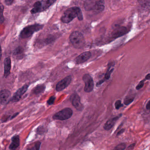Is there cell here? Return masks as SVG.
I'll return each instance as SVG.
<instances>
[{
  "instance_id": "cell-1",
  "label": "cell",
  "mask_w": 150,
  "mask_h": 150,
  "mask_svg": "<svg viewBox=\"0 0 150 150\" xmlns=\"http://www.w3.org/2000/svg\"><path fill=\"white\" fill-rule=\"evenodd\" d=\"M77 17L80 21L83 20V16L81 10L78 7H73L67 9L61 18L62 22L68 23Z\"/></svg>"
},
{
  "instance_id": "cell-2",
  "label": "cell",
  "mask_w": 150,
  "mask_h": 150,
  "mask_svg": "<svg viewBox=\"0 0 150 150\" xmlns=\"http://www.w3.org/2000/svg\"><path fill=\"white\" fill-rule=\"evenodd\" d=\"M69 40L76 49H81L85 45V38L83 35L78 31L73 32L69 36Z\"/></svg>"
},
{
  "instance_id": "cell-3",
  "label": "cell",
  "mask_w": 150,
  "mask_h": 150,
  "mask_svg": "<svg viewBox=\"0 0 150 150\" xmlns=\"http://www.w3.org/2000/svg\"><path fill=\"white\" fill-rule=\"evenodd\" d=\"M43 25L36 24L30 25L25 28L20 33V37L22 38H27L31 36L35 32L43 28Z\"/></svg>"
},
{
  "instance_id": "cell-4",
  "label": "cell",
  "mask_w": 150,
  "mask_h": 150,
  "mask_svg": "<svg viewBox=\"0 0 150 150\" xmlns=\"http://www.w3.org/2000/svg\"><path fill=\"white\" fill-rule=\"evenodd\" d=\"M73 114V111L72 109L66 108L54 114L52 117L54 120L64 121L70 118Z\"/></svg>"
},
{
  "instance_id": "cell-5",
  "label": "cell",
  "mask_w": 150,
  "mask_h": 150,
  "mask_svg": "<svg viewBox=\"0 0 150 150\" xmlns=\"http://www.w3.org/2000/svg\"><path fill=\"white\" fill-rule=\"evenodd\" d=\"M70 100L75 108L79 111H81L84 109V106L81 102L80 98L77 93H74L70 96Z\"/></svg>"
},
{
  "instance_id": "cell-6",
  "label": "cell",
  "mask_w": 150,
  "mask_h": 150,
  "mask_svg": "<svg viewBox=\"0 0 150 150\" xmlns=\"http://www.w3.org/2000/svg\"><path fill=\"white\" fill-rule=\"evenodd\" d=\"M82 80L85 83L84 91L86 93H90L94 87V83L92 77L89 74H85L82 77Z\"/></svg>"
},
{
  "instance_id": "cell-7",
  "label": "cell",
  "mask_w": 150,
  "mask_h": 150,
  "mask_svg": "<svg viewBox=\"0 0 150 150\" xmlns=\"http://www.w3.org/2000/svg\"><path fill=\"white\" fill-rule=\"evenodd\" d=\"M128 31L129 30L126 27L118 25L111 32V36L112 38L116 39L128 33Z\"/></svg>"
},
{
  "instance_id": "cell-8",
  "label": "cell",
  "mask_w": 150,
  "mask_h": 150,
  "mask_svg": "<svg viewBox=\"0 0 150 150\" xmlns=\"http://www.w3.org/2000/svg\"><path fill=\"white\" fill-rule=\"evenodd\" d=\"M72 81V77L71 76H66L65 78L61 80L57 83L56 86V91L60 92L66 88Z\"/></svg>"
},
{
  "instance_id": "cell-9",
  "label": "cell",
  "mask_w": 150,
  "mask_h": 150,
  "mask_svg": "<svg viewBox=\"0 0 150 150\" xmlns=\"http://www.w3.org/2000/svg\"><path fill=\"white\" fill-rule=\"evenodd\" d=\"M10 91L8 89H3L0 91V103L2 105H6L10 100Z\"/></svg>"
},
{
  "instance_id": "cell-10",
  "label": "cell",
  "mask_w": 150,
  "mask_h": 150,
  "mask_svg": "<svg viewBox=\"0 0 150 150\" xmlns=\"http://www.w3.org/2000/svg\"><path fill=\"white\" fill-rule=\"evenodd\" d=\"M28 87H29V86L28 85H25L19 88L12 97V99H11L12 101L14 102L18 101L21 99L22 96L27 91Z\"/></svg>"
},
{
  "instance_id": "cell-11",
  "label": "cell",
  "mask_w": 150,
  "mask_h": 150,
  "mask_svg": "<svg viewBox=\"0 0 150 150\" xmlns=\"http://www.w3.org/2000/svg\"><path fill=\"white\" fill-rule=\"evenodd\" d=\"M122 114H119L118 115L115 117H112V118H109L106 122L104 124V125L103 128L105 130L108 131L110 130L112 127L115 125V124L116 122L118 120L120 117L122 116Z\"/></svg>"
},
{
  "instance_id": "cell-12",
  "label": "cell",
  "mask_w": 150,
  "mask_h": 150,
  "mask_svg": "<svg viewBox=\"0 0 150 150\" xmlns=\"http://www.w3.org/2000/svg\"><path fill=\"white\" fill-rule=\"evenodd\" d=\"M91 56V53L89 52H86L79 55L75 59V63L81 64L87 61Z\"/></svg>"
},
{
  "instance_id": "cell-13",
  "label": "cell",
  "mask_w": 150,
  "mask_h": 150,
  "mask_svg": "<svg viewBox=\"0 0 150 150\" xmlns=\"http://www.w3.org/2000/svg\"><path fill=\"white\" fill-rule=\"evenodd\" d=\"M11 68V60L9 57L5 59L4 61V74L5 77H7L10 74Z\"/></svg>"
},
{
  "instance_id": "cell-14",
  "label": "cell",
  "mask_w": 150,
  "mask_h": 150,
  "mask_svg": "<svg viewBox=\"0 0 150 150\" xmlns=\"http://www.w3.org/2000/svg\"><path fill=\"white\" fill-rule=\"evenodd\" d=\"M104 2L103 1H96L95 5L92 11L96 13H99L102 12L104 9Z\"/></svg>"
},
{
  "instance_id": "cell-15",
  "label": "cell",
  "mask_w": 150,
  "mask_h": 150,
  "mask_svg": "<svg viewBox=\"0 0 150 150\" xmlns=\"http://www.w3.org/2000/svg\"><path fill=\"white\" fill-rule=\"evenodd\" d=\"M20 144V139L18 136H15L11 139V143L9 146L10 149L15 150Z\"/></svg>"
},
{
  "instance_id": "cell-16",
  "label": "cell",
  "mask_w": 150,
  "mask_h": 150,
  "mask_svg": "<svg viewBox=\"0 0 150 150\" xmlns=\"http://www.w3.org/2000/svg\"><path fill=\"white\" fill-rule=\"evenodd\" d=\"M111 66L108 67V70H107V72H106V74H105V76H104V79L100 81L97 82V84H96V86L97 87L101 86L105 81L109 79H110L111 73L113 71V70H114V68L111 69Z\"/></svg>"
},
{
  "instance_id": "cell-17",
  "label": "cell",
  "mask_w": 150,
  "mask_h": 150,
  "mask_svg": "<svg viewBox=\"0 0 150 150\" xmlns=\"http://www.w3.org/2000/svg\"><path fill=\"white\" fill-rule=\"evenodd\" d=\"M96 1H86L84 2V9L87 11H92L95 5Z\"/></svg>"
},
{
  "instance_id": "cell-18",
  "label": "cell",
  "mask_w": 150,
  "mask_h": 150,
  "mask_svg": "<svg viewBox=\"0 0 150 150\" xmlns=\"http://www.w3.org/2000/svg\"><path fill=\"white\" fill-rule=\"evenodd\" d=\"M42 11H43V9H42L41 1H38L34 3L33 5V8L31 10V13L32 14H35Z\"/></svg>"
},
{
  "instance_id": "cell-19",
  "label": "cell",
  "mask_w": 150,
  "mask_h": 150,
  "mask_svg": "<svg viewBox=\"0 0 150 150\" xmlns=\"http://www.w3.org/2000/svg\"><path fill=\"white\" fill-rule=\"evenodd\" d=\"M135 95H128L124 99L123 103L125 105H129L134 100Z\"/></svg>"
},
{
  "instance_id": "cell-20",
  "label": "cell",
  "mask_w": 150,
  "mask_h": 150,
  "mask_svg": "<svg viewBox=\"0 0 150 150\" xmlns=\"http://www.w3.org/2000/svg\"><path fill=\"white\" fill-rule=\"evenodd\" d=\"M46 87L44 85H40L36 86L33 89V92L36 94H39L43 93Z\"/></svg>"
},
{
  "instance_id": "cell-21",
  "label": "cell",
  "mask_w": 150,
  "mask_h": 150,
  "mask_svg": "<svg viewBox=\"0 0 150 150\" xmlns=\"http://www.w3.org/2000/svg\"><path fill=\"white\" fill-rule=\"evenodd\" d=\"M41 143L39 141H37L34 143L32 146L27 148L26 150H39L41 146Z\"/></svg>"
},
{
  "instance_id": "cell-22",
  "label": "cell",
  "mask_w": 150,
  "mask_h": 150,
  "mask_svg": "<svg viewBox=\"0 0 150 150\" xmlns=\"http://www.w3.org/2000/svg\"><path fill=\"white\" fill-rule=\"evenodd\" d=\"M139 4L144 8H147L150 7V1H139Z\"/></svg>"
},
{
  "instance_id": "cell-23",
  "label": "cell",
  "mask_w": 150,
  "mask_h": 150,
  "mask_svg": "<svg viewBox=\"0 0 150 150\" xmlns=\"http://www.w3.org/2000/svg\"><path fill=\"white\" fill-rule=\"evenodd\" d=\"M4 8L1 3H0V23H2L4 21L3 11Z\"/></svg>"
},
{
  "instance_id": "cell-24",
  "label": "cell",
  "mask_w": 150,
  "mask_h": 150,
  "mask_svg": "<svg viewBox=\"0 0 150 150\" xmlns=\"http://www.w3.org/2000/svg\"><path fill=\"white\" fill-rule=\"evenodd\" d=\"M46 132V130L44 126H39L37 128V132L38 135H43Z\"/></svg>"
},
{
  "instance_id": "cell-25",
  "label": "cell",
  "mask_w": 150,
  "mask_h": 150,
  "mask_svg": "<svg viewBox=\"0 0 150 150\" xmlns=\"http://www.w3.org/2000/svg\"><path fill=\"white\" fill-rule=\"evenodd\" d=\"M126 148V144L125 143H121L117 145L112 150H125Z\"/></svg>"
},
{
  "instance_id": "cell-26",
  "label": "cell",
  "mask_w": 150,
  "mask_h": 150,
  "mask_svg": "<svg viewBox=\"0 0 150 150\" xmlns=\"http://www.w3.org/2000/svg\"><path fill=\"white\" fill-rule=\"evenodd\" d=\"M23 49L22 47H18L14 52V55L17 56L18 55H21L23 53Z\"/></svg>"
},
{
  "instance_id": "cell-27",
  "label": "cell",
  "mask_w": 150,
  "mask_h": 150,
  "mask_svg": "<svg viewBox=\"0 0 150 150\" xmlns=\"http://www.w3.org/2000/svg\"><path fill=\"white\" fill-rule=\"evenodd\" d=\"M123 104H122L121 101L120 100H117L115 103V107L116 109L118 110L121 107H123Z\"/></svg>"
},
{
  "instance_id": "cell-28",
  "label": "cell",
  "mask_w": 150,
  "mask_h": 150,
  "mask_svg": "<svg viewBox=\"0 0 150 150\" xmlns=\"http://www.w3.org/2000/svg\"><path fill=\"white\" fill-rule=\"evenodd\" d=\"M55 96H52L50 97L48 100L47 101V104L48 105H53L54 103V101H55Z\"/></svg>"
},
{
  "instance_id": "cell-29",
  "label": "cell",
  "mask_w": 150,
  "mask_h": 150,
  "mask_svg": "<svg viewBox=\"0 0 150 150\" xmlns=\"http://www.w3.org/2000/svg\"><path fill=\"white\" fill-rule=\"evenodd\" d=\"M54 38L53 36H50L46 39L45 42L46 44H49L54 41Z\"/></svg>"
},
{
  "instance_id": "cell-30",
  "label": "cell",
  "mask_w": 150,
  "mask_h": 150,
  "mask_svg": "<svg viewBox=\"0 0 150 150\" xmlns=\"http://www.w3.org/2000/svg\"><path fill=\"white\" fill-rule=\"evenodd\" d=\"M145 81V79L142 80V81H141L139 82V83L138 84L137 86L136 87V89H137V90H139V89H141V88H142L144 86V83Z\"/></svg>"
},
{
  "instance_id": "cell-31",
  "label": "cell",
  "mask_w": 150,
  "mask_h": 150,
  "mask_svg": "<svg viewBox=\"0 0 150 150\" xmlns=\"http://www.w3.org/2000/svg\"><path fill=\"white\" fill-rule=\"evenodd\" d=\"M125 131V129H121L120 130L117 132V136H119V135H121V134H123V133Z\"/></svg>"
},
{
  "instance_id": "cell-32",
  "label": "cell",
  "mask_w": 150,
  "mask_h": 150,
  "mask_svg": "<svg viewBox=\"0 0 150 150\" xmlns=\"http://www.w3.org/2000/svg\"><path fill=\"white\" fill-rule=\"evenodd\" d=\"M135 145H136L135 143L132 144H131L130 145L128 146V149H130V150H132V149H133V148H134V146H135Z\"/></svg>"
},
{
  "instance_id": "cell-33",
  "label": "cell",
  "mask_w": 150,
  "mask_h": 150,
  "mask_svg": "<svg viewBox=\"0 0 150 150\" xmlns=\"http://www.w3.org/2000/svg\"><path fill=\"white\" fill-rule=\"evenodd\" d=\"M146 108L148 110H150V100L148 101V102L146 103Z\"/></svg>"
},
{
  "instance_id": "cell-34",
  "label": "cell",
  "mask_w": 150,
  "mask_h": 150,
  "mask_svg": "<svg viewBox=\"0 0 150 150\" xmlns=\"http://www.w3.org/2000/svg\"><path fill=\"white\" fill-rule=\"evenodd\" d=\"M4 2H5L6 5L9 6V5H11V3L13 2V1H5Z\"/></svg>"
},
{
  "instance_id": "cell-35",
  "label": "cell",
  "mask_w": 150,
  "mask_h": 150,
  "mask_svg": "<svg viewBox=\"0 0 150 150\" xmlns=\"http://www.w3.org/2000/svg\"><path fill=\"white\" fill-rule=\"evenodd\" d=\"M19 114V113H16L15 114H14L13 115L11 116V118L10 120H11V119H13V118H15V117H16L18 115V114Z\"/></svg>"
},
{
  "instance_id": "cell-36",
  "label": "cell",
  "mask_w": 150,
  "mask_h": 150,
  "mask_svg": "<svg viewBox=\"0 0 150 150\" xmlns=\"http://www.w3.org/2000/svg\"><path fill=\"white\" fill-rule=\"evenodd\" d=\"M150 79V74H148L145 76V80H149Z\"/></svg>"
},
{
  "instance_id": "cell-37",
  "label": "cell",
  "mask_w": 150,
  "mask_h": 150,
  "mask_svg": "<svg viewBox=\"0 0 150 150\" xmlns=\"http://www.w3.org/2000/svg\"><path fill=\"white\" fill-rule=\"evenodd\" d=\"M1 56H2L1 48V46H0V60H1Z\"/></svg>"
}]
</instances>
